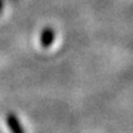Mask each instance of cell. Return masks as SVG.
<instances>
[{
	"label": "cell",
	"instance_id": "1",
	"mask_svg": "<svg viewBox=\"0 0 133 133\" xmlns=\"http://www.w3.org/2000/svg\"><path fill=\"white\" fill-rule=\"evenodd\" d=\"M55 40V32L51 27H46L41 34V44L43 47H49Z\"/></svg>",
	"mask_w": 133,
	"mask_h": 133
},
{
	"label": "cell",
	"instance_id": "2",
	"mask_svg": "<svg viewBox=\"0 0 133 133\" xmlns=\"http://www.w3.org/2000/svg\"><path fill=\"white\" fill-rule=\"evenodd\" d=\"M7 123H8V125H9V127H11L12 131H15V132L16 131H19V132L22 131V129H21L20 125H19L18 119H16L13 115H9L8 117H7Z\"/></svg>",
	"mask_w": 133,
	"mask_h": 133
}]
</instances>
